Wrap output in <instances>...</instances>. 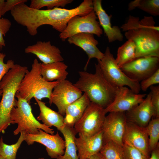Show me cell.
I'll return each mask as SVG.
<instances>
[{
	"label": "cell",
	"instance_id": "obj_1",
	"mask_svg": "<svg viewBox=\"0 0 159 159\" xmlns=\"http://www.w3.org/2000/svg\"><path fill=\"white\" fill-rule=\"evenodd\" d=\"M155 24L152 16H145L140 20L130 15L121 27L125 32L126 38L135 44V59L145 56L159 58V27Z\"/></svg>",
	"mask_w": 159,
	"mask_h": 159
},
{
	"label": "cell",
	"instance_id": "obj_2",
	"mask_svg": "<svg viewBox=\"0 0 159 159\" xmlns=\"http://www.w3.org/2000/svg\"><path fill=\"white\" fill-rule=\"evenodd\" d=\"M95 66L94 74L85 71L79 72L80 77L73 84L87 95L90 102L105 108L113 101L117 87L107 80L98 63Z\"/></svg>",
	"mask_w": 159,
	"mask_h": 159
},
{
	"label": "cell",
	"instance_id": "obj_3",
	"mask_svg": "<svg viewBox=\"0 0 159 159\" xmlns=\"http://www.w3.org/2000/svg\"><path fill=\"white\" fill-rule=\"evenodd\" d=\"M27 70L26 66L14 64L0 82L2 93L0 102V133H4L11 124H13L11 111L16 104L15 96L19 86Z\"/></svg>",
	"mask_w": 159,
	"mask_h": 159
},
{
	"label": "cell",
	"instance_id": "obj_4",
	"mask_svg": "<svg viewBox=\"0 0 159 159\" xmlns=\"http://www.w3.org/2000/svg\"><path fill=\"white\" fill-rule=\"evenodd\" d=\"M41 64L37 59L34 60L31 70L26 72L16 95L29 104L33 97L39 100L47 98L49 101L53 90L59 83L56 81H47L43 77L41 72Z\"/></svg>",
	"mask_w": 159,
	"mask_h": 159
},
{
	"label": "cell",
	"instance_id": "obj_5",
	"mask_svg": "<svg viewBox=\"0 0 159 159\" xmlns=\"http://www.w3.org/2000/svg\"><path fill=\"white\" fill-rule=\"evenodd\" d=\"M93 10V1L84 0L78 6L72 9L54 7L50 10H36L34 14L33 19L38 27L49 25L61 33L72 18L77 15L85 16Z\"/></svg>",
	"mask_w": 159,
	"mask_h": 159
},
{
	"label": "cell",
	"instance_id": "obj_6",
	"mask_svg": "<svg viewBox=\"0 0 159 159\" xmlns=\"http://www.w3.org/2000/svg\"><path fill=\"white\" fill-rule=\"evenodd\" d=\"M15 97L17 100L10 114L13 124H18L17 128L13 132L14 135H17L23 131L27 133L37 134L39 133V129L54 135V132L53 129L40 123L35 118L29 103L18 95H16Z\"/></svg>",
	"mask_w": 159,
	"mask_h": 159
},
{
	"label": "cell",
	"instance_id": "obj_7",
	"mask_svg": "<svg viewBox=\"0 0 159 159\" xmlns=\"http://www.w3.org/2000/svg\"><path fill=\"white\" fill-rule=\"evenodd\" d=\"M97 60L103 75L113 85L117 87L127 86L135 93H139L140 82L130 78L122 72L108 47H107L102 59Z\"/></svg>",
	"mask_w": 159,
	"mask_h": 159
},
{
	"label": "cell",
	"instance_id": "obj_8",
	"mask_svg": "<svg viewBox=\"0 0 159 159\" xmlns=\"http://www.w3.org/2000/svg\"><path fill=\"white\" fill-rule=\"evenodd\" d=\"M106 114L103 107L90 102L74 125L76 133L89 137L95 135L102 130Z\"/></svg>",
	"mask_w": 159,
	"mask_h": 159
},
{
	"label": "cell",
	"instance_id": "obj_9",
	"mask_svg": "<svg viewBox=\"0 0 159 159\" xmlns=\"http://www.w3.org/2000/svg\"><path fill=\"white\" fill-rule=\"evenodd\" d=\"M97 16L94 10L87 15L80 16L77 15L72 18L68 22L67 26L59 37L63 41L75 34L88 33L100 37L103 33Z\"/></svg>",
	"mask_w": 159,
	"mask_h": 159
},
{
	"label": "cell",
	"instance_id": "obj_10",
	"mask_svg": "<svg viewBox=\"0 0 159 159\" xmlns=\"http://www.w3.org/2000/svg\"><path fill=\"white\" fill-rule=\"evenodd\" d=\"M120 68L129 78L140 82L159 69V58L153 56L140 57Z\"/></svg>",
	"mask_w": 159,
	"mask_h": 159
},
{
	"label": "cell",
	"instance_id": "obj_11",
	"mask_svg": "<svg viewBox=\"0 0 159 159\" xmlns=\"http://www.w3.org/2000/svg\"><path fill=\"white\" fill-rule=\"evenodd\" d=\"M82 92L71 82L64 80L59 81L53 90L50 100L51 105L53 103L57 108L58 112L65 115L66 109L70 104L80 98Z\"/></svg>",
	"mask_w": 159,
	"mask_h": 159
},
{
	"label": "cell",
	"instance_id": "obj_12",
	"mask_svg": "<svg viewBox=\"0 0 159 159\" xmlns=\"http://www.w3.org/2000/svg\"><path fill=\"white\" fill-rule=\"evenodd\" d=\"M127 122L125 112H111L106 116L102 128L104 144L110 140L122 147Z\"/></svg>",
	"mask_w": 159,
	"mask_h": 159
},
{
	"label": "cell",
	"instance_id": "obj_13",
	"mask_svg": "<svg viewBox=\"0 0 159 159\" xmlns=\"http://www.w3.org/2000/svg\"><path fill=\"white\" fill-rule=\"evenodd\" d=\"M25 140L30 145L34 142L41 143L46 147L48 155L52 158L57 159L63 155L65 149V142L61 137L58 132L55 135L47 133L41 129L37 134L26 133Z\"/></svg>",
	"mask_w": 159,
	"mask_h": 159
},
{
	"label": "cell",
	"instance_id": "obj_14",
	"mask_svg": "<svg viewBox=\"0 0 159 159\" xmlns=\"http://www.w3.org/2000/svg\"><path fill=\"white\" fill-rule=\"evenodd\" d=\"M146 94L136 93L126 86L117 87L112 102L105 110L111 112H125L143 101Z\"/></svg>",
	"mask_w": 159,
	"mask_h": 159
},
{
	"label": "cell",
	"instance_id": "obj_15",
	"mask_svg": "<svg viewBox=\"0 0 159 159\" xmlns=\"http://www.w3.org/2000/svg\"><path fill=\"white\" fill-rule=\"evenodd\" d=\"M130 145L150 157L149 136L147 128L127 120L124 143Z\"/></svg>",
	"mask_w": 159,
	"mask_h": 159
},
{
	"label": "cell",
	"instance_id": "obj_16",
	"mask_svg": "<svg viewBox=\"0 0 159 159\" xmlns=\"http://www.w3.org/2000/svg\"><path fill=\"white\" fill-rule=\"evenodd\" d=\"M75 141L79 159H87L99 152L104 145L102 130L91 136H85L78 133Z\"/></svg>",
	"mask_w": 159,
	"mask_h": 159
},
{
	"label": "cell",
	"instance_id": "obj_17",
	"mask_svg": "<svg viewBox=\"0 0 159 159\" xmlns=\"http://www.w3.org/2000/svg\"><path fill=\"white\" fill-rule=\"evenodd\" d=\"M70 44H74L82 49L88 57V59L84 68L85 71L87 69L90 60L95 58L97 60L101 59L104 53L97 48L98 41L94 38V34L88 33H79L74 35L67 39Z\"/></svg>",
	"mask_w": 159,
	"mask_h": 159
},
{
	"label": "cell",
	"instance_id": "obj_18",
	"mask_svg": "<svg viewBox=\"0 0 159 159\" xmlns=\"http://www.w3.org/2000/svg\"><path fill=\"white\" fill-rule=\"evenodd\" d=\"M25 52L35 55L44 64L62 62L64 60L59 49L56 46L52 45L50 41H37L35 44L29 46L26 48Z\"/></svg>",
	"mask_w": 159,
	"mask_h": 159
},
{
	"label": "cell",
	"instance_id": "obj_19",
	"mask_svg": "<svg viewBox=\"0 0 159 159\" xmlns=\"http://www.w3.org/2000/svg\"><path fill=\"white\" fill-rule=\"evenodd\" d=\"M150 92L142 102L125 112L127 120L141 126L146 127L154 116Z\"/></svg>",
	"mask_w": 159,
	"mask_h": 159
},
{
	"label": "cell",
	"instance_id": "obj_20",
	"mask_svg": "<svg viewBox=\"0 0 159 159\" xmlns=\"http://www.w3.org/2000/svg\"><path fill=\"white\" fill-rule=\"evenodd\" d=\"M93 10L98 18L99 24L102 27L104 33L109 42L115 41H122L123 36L120 28L118 26H112L111 19L112 15H108L102 8L101 0L93 1Z\"/></svg>",
	"mask_w": 159,
	"mask_h": 159
},
{
	"label": "cell",
	"instance_id": "obj_21",
	"mask_svg": "<svg viewBox=\"0 0 159 159\" xmlns=\"http://www.w3.org/2000/svg\"><path fill=\"white\" fill-rule=\"evenodd\" d=\"M90 102L88 96L84 93L80 98L69 105L65 111L64 120V124L73 128Z\"/></svg>",
	"mask_w": 159,
	"mask_h": 159
},
{
	"label": "cell",
	"instance_id": "obj_22",
	"mask_svg": "<svg viewBox=\"0 0 159 159\" xmlns=\"http://www.w3.org/2000/svg\"><path fill=\"white\" fill-rule=\"evenodd\" d=\"M34 99L38 105L40 111L37 119L41 120L43 124L49 127L54 126L60 130L65 125L63 116L58 112L48 107L45 103L36 98Z\"/></svg>",
	"mask_w": 159,
	"mask_h": 159
},
{
	"label": "cell",
	"instance_id": "obj_23",
	"mask_svg": "<svg viewBox=\"0 0 159 159\" xmlns=\"http://www.w3.org/2000/svg\"><path fill=\"white\" fill-rule=\"evenodd\" d=\"M67 67V66L62 62L47 64L42 63L41 74L43 77L47 81H63L66 80L68 75V72L66 70Z\"/></svg>",
	"mask_w": 159,
	"mask_h": 159
},
{
	"label": "cell",
	"instance_id": "obj_24",
	"mask_svg": "<svg viewBox=\"0 0 159 159\" xmlns=\"http://www.w3.org/2000/svg\"><path fill=\"white\" fill-rule=\"evenodd\" d=\"M59 131L64 138L65 150L64 154L57 159H79L75 141L76 133L74 128L65 125Z\"/></svg>",
	"mask_w": 159,
	"mask_h": 159
},
{
	"label": "cell",
	"instance_id": "obj_25",
	"mask_svg": "<svg viewBox=\"0 0 159 159\" xmlns=\"http://www.w3.org/2000/svg\"><path fill=\"white\" fill-rule=\"evenodd\" d=\"M136 46L133 41L128 39L117 51L115 61L119 67L135 59Z\"/></svg>",
	"mask_w": 159,
	"mask_h": 159
},
{
	"label": "cell",
	"instance_id": "obj_26",
	"mask_svg": "<svg viewBox=\"0 0 159 159\" xmlns=\"http://www.w3.org/2000/svg\"><path fill=\"white\" fill-rule=\"evenodd\" d=\"M137 7L152 15H159V0H135L128 4L129 11L133 10Z\"/></svg>",
	"mask_w": 159,
	"mask_h": 159
},
{
	"label": "cell",
	"instance_id": "obj_27",
	"mask_svg": "<svg viewBox=\"0 0 159 159\" xmlns=\"http://www.w3.org/2000/svg\"><path fill=\"white\" fill-rule=\"evenodd\" d=\"M26 133L24 131L21 132L17 142L11 145L4 143L1 137L0 139V156L6 159H16L17 152L22 142L25 140Z\"/></svg>",
	"mask_w": 159,
	"mask_h": 159
},
{
	"label": "cell",
	"instance_id": "obj_28",
	"mask_svg": "<svg viewBox=\"0 0 159 159\" xmlns=\"http://www.w3.org/2000/svg\"><path fill=\"white\" fill-rule=\"evenodd\" d=\"M99 152L104 159H123L122 147L112 140L106 142Z\"/></svg>",
	"mask_w": 159,
	"mask_h": 159
},
{
	"label": "cell",
	"instance_id": "obj_29",
	"mask_svg": "<svg viewBox=\"0 0 159 159\" xmlns=\"http://www.w3.org/2000/svg\"><path fill=\"white\" fill-rule=\"evenodd\" d=\"M149 136L150 153L159 144V118H154L150 121L146 127Z\"/></svg>",
	"mask_w": 159,
	"mask_h": 159
},
{
	"label": "cell",
	"instance_id": "obj_30",
	"mask_svg": "<svg viewBox=\"0 0 159 159\" xmlns=\"http://www.w3.org/2000/svg\"><path fill=\"white\" fill-rule=\"evenodd\" d=\"M73 1L72 0H32L29 7L37 10L47 7V10H50L59 6L64 7Z\"/></svg>",
	"mask_w": 159,
	"mask_h": 159
},
{
	"label": "cell",
	"instance_id": "obj_31",
	"mask_svg": "<svg viewBox=\"0 0 159 159\" xmlns=\"http://www.w3.org/2000/svg\"><path fill=\"white\" fill-rule=\"evenodd\" d=\"M123 159H149L140 151L126 143L122 146Z\"/></svg>",
	"mask_w": 159,
	"mask_h": 159
},
{
	"label": "cell",
	"instance_id": "obj_32",
	"mask_svg": "<svg viewBox=\"0 0 159 159\" xmlns=\"http://www.w3.org/2000/svg\"><path fill=\"white\" fill-rule=\"evenodd\" d=\"M151 93V101L155 118H159V86H152L150 87Z\"/></svg>",
	"mask_w": 159,
	"mask_h": 159
},
{
	"label": "cell",
	"instance_id": "obj_33",
	"mask_svg": "<svg viewBox=\"0 0 159 159\" xmlns=\"http://www.w3.org/2000/svg\"><path fill=\"white\" fill-rule=\"evenodd\" d=\"M159 83V69L151 76L140 82V86L141 90L144 92L153 85Z\"/></svg>",
	"mask_w": 159,
	"mask_h": 159
},
{
	"label": "cell",
	"instance_id": "obj_34",
	"mask_svg": "<svg viewBox=\"0 0 159 159\" xmlns=\"http://www.w3.org/2000/svg\"><path fill=\"white\" fill-rule=\"evenodd\" d=\"M11 24L8 19L0 18V49L1 50L3 47L5 46V40L3 36L5 37L6 33L11 28Z\"/></svg>",
	"mask_w": 159,
	"mask_h": 159
},
{
	"label": "cell",
	"instance_id": "obj_35",
	"mask_svg": "<svg viewBox=\"0 0 159 159\" xmlns=\"http://www.w3.org/2000/svg\"><path fill=\"white\" fill-rule=\"evenodd\" d=\"M6 55L0 53V83L4 75L14 65V61L12 60H8L6 63L4 62V59Z\"/></svg>",
	"mask_w": 159,
	"mask_h": 159
},
{
	"label": "cell",
	"instance_id": "obj_36",
	"mask_svg": "<svg viewBox=\"0 0 159 159\" xmlns=\"http://www.w3.org/2000/svg\"><path fill=\"white\" fill-rule=\"evenodd\" d=\"M27 0H7L4 1L0 12V18L6 12L11 11L16 5L22 3H25Z\"/></svg>",
	"mask_w": 159,
	"mask_h": 159
},
{
	"label": "cell",
	"instance_id": "obj_37",
	"mask_svg": "<svg viewBox=\"0 0 159 159\" xmlns=\"http://www.w3.org/2000/svg\"><path fill=\"white\" fill-rule=\"evenodd\" d=\"M151 156L149 159H159V144L150 152Z\"/></svg>",
	"mask_w": 159,
	"mask_h": 159
},
{
	"label": "cell",
	"instance_id": "obj_38",
	"mask_svg": "<svg viewBox=\"0 0 159 159\" xmlns=\"http://www.w3.org/2000/svg\"><path fill=\"white\" fill-rule=\"evenodd\" d=\"M87 159H104L99 152L91 156Z\"/></svg>",
	"mask_w": 159,
	"mask_h": 159
},
{
	"label": "cell",
	"instance_id": "obj_39",
	"mask_svg": "<svg viewBox=\"0 0 159 159\" xmlns=\"http://www.w3.org/2000/svg\"><path fill=\"white\" fill-rule=\"evenodd\" d=\"M4 1H5L4 0H0V12L2 9Z\"/></svg>",
	"mask_w": 159,
	"mask_h": 159
},
{
	"label": "cell",
	"instance_id": "obj_40",
	"mask_svg": "<svg viewBox=\"0 0 159 159\" xmlns=\"http://www.w3.org/2000/svg\"><path fill=\"white\" fill-rule=\"evenodd\" d=\"M2 90L1 88H0V97L2 95Z\"/></svg>",
	"mask_w": 159,
	"mask_h": 159
},
{
	"label": "cell",
	"instance_id": "obj_41",
	"mask_svg": "<svg viewBox=\"0 0 159 159\" xmlns=\"http://www.w3.org/2000/svg\"><path fill=\"white\" fill-rule=\"evenodd\" d=\"M0 159H6L0 156Z\"/></svg>",
	"mask_w": 159,
	"mask_h": 159
},
{
	"label": "cell",
	"instance_id": "obj_42",
	"mask_svg": "<svg viewBox=\"0 0 159 159\" xmlns=\"http://www.w3.org/2000/svg\"><path fill=\"white\" fill-rule=\"evenodd\" d=\"M38 159H45L44 158H39Z\"/></svg>",
	"mask_w": 159,
	"mask_h": 159
}]
</instances>
